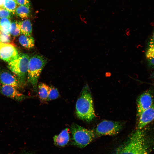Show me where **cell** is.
Listing matches in <instances>:
<instances>
[{"instance_id": "1", "label": "cell", "mask_w": 154, "mask_h": 154, "mask_svg": "<svg viewBox=\"0 0 154 154\" xmlns=\"http://www.w3.org/2000/svg\"><path fill=\"white\" fill-rule=\"evenodd\" d=\"M113 154H148L145 135L143 129H137L132 133Z\"/></svg>"}, {"instance_id": "2", "label": "cell", "mask_w": 154, "mask_h": 154, "mask_svg": "<svg viewBox=\"0 0 154 154\" xmlns=\"http://www.w3.org/2000/svg\"><path fill=\"white\" fill-rule=\"evenodd\" d=\"M76 114L80 119L90 122L95 118L92 96L87 84L83 86L76 104Z\"/></svg>"}, {"instance_id": "3", "label": "cell", "mask_w": 154, "mask_h": 154, "mask_svg": "<svg viewBox=\"0 0 154 154\" xmlns=\"http://www.w3.org/2000/svg\"><path fill=\"white\" fill-rule=\"evenodd\" d=\"M71 144L80 148L84 147L94 139L96 134L93 130L88 129L75 123L70 126Z\"/></svg>"}, {"instance_id": "4", "label": "cell", "mask_w": 154, "mask_h": 154, "mask_svg": "<svg viewBox=\"0 0 154 154\" xmlns=\"http://www.w3.org/2000/svg\"><path fill=\"white\" fill-rule=\"evenodd\" d=\"M47 62V60L43 56L35 54L30 58L27 72L28 82L33 86L34 90L37 91L38 81L42 70Z\"/></svg>"}, {"instance_id": "5", "label": "cell", "mask_w": 154, "mask_h": 154, "mask_svg": "<svg viewBox=\"0 0 154 154\" xmlns=\"http://www.w3.org/2000/svg\"><path fill=\"white\" fill-rule=\"evenodd\" d=\"M30 58L27 54L19 53L16 58L8 62V68L23 86L25 83Z\"/></svg>"}, {"instance_id": "6", "label": "cell", "mask_w": 154, "mask_h": 154, "mask_svg": "<svg viewBox=\"0 0 154 154\" xmlns=\"http://www.w3.org/2000/svg\"><path fill=\"white\" fill-rule=\"evenodd\" d=\"M123 126L121 121L105 120L99 123L94 130L96 135H114L119 133Z\"/></svg>"}, {"instance_id": "7", "label": "cell", "mask_w": 154, "mask_h": 154, "mask_svg": "<svg viewBox=\"0 0 154 154\" xmlns=\"http://www.w3.org/2000/svg\"><path fill=\"white\" fill-rule=\"evenodd\" d=\"M17 50L11 43L0 42V58L9 62L16 58L19 55Z\"/></svg>"}, {"instance_id": "8", "label": "cell", "mask_w": 154, "mask_h": 154, "mask_svg": "<svg viewBox=\"0 0 154 154\" xmlns=\"http://www.w3.org/2000/svg\"><path fill=\"white\" fill-rule=\"evenodd\" d=\"M0 93L18 102H21L27 98L32 97L22 94L15 87L1 84H0Z\"/></svg>"}, {"instance_id": "9", "label": "cell", "mask_w": 154, "mask_h": 154, "mask_svg": "<svg viewBox=\"0 0 154 154\" xmlns=\"http://www.w3.org/2000/svg\"><path fill=\"white\" fill-rule=\"evenodd\" d=\"M0 84L20 89L23 86L17 76L10 72L3 70L0 72Z\"/></svg>"}, {"instance_id": "10", "label": "cell", "mask_w": 154, "mask_h": 154, "mask_svg": "<svg viewBox=\"0 0 154 154\" xmlns=\"http://www.w3.org/2000/svg\"><path fill=\"white\" fill-rule=\"evenodd\" d=\"M153 96L149 92H145L141 95L137 100V116L139 117L144 111L153 104Z\"/></svg>"}, {"instance_id": "11", "label": "cell", "mask_w": 154, "mask_h": 154, "mask_svg": "<svg viewBox=\"0 0 154 154\" xmlns=\"http://www.w3.org/2000/svg\"><path fill=\"white\" fill-rule=\"evenodd\" d=\"M137 129H141L154 119V103L139 117Z\"/></svg>"}, {"instance_id": "12", "label": "cell", "mask_w": 154, "mask_h": 154, "mask_svg": "<svg viewBox=\"0 0 154 154\" xmlns=\"http://www.w3.org/2000/svg\"><path fill=\"white\" fill-rule=\"evenodd\" d=\"M70 130L68 128L63 129L58 135L53 137L54 144L56 146L64 147L66 146L70 141Z\"/></svg>"}, {"instance_id": "13", "label": "cell", "mask_w": 154, "mask_h": 154, "mask_svg": "<svg viewBox=\"0 0 154 154\" xmlns=\"http://www.w3.org/2000/svg\"><path fill=\"white\" fill-rule=\"evenodd\" d=\"M31 14L30 6L25 5H19L15 11V14L23 19H27Z\"/></svg>"}, {"instance_id": "14", "label": "cell", "mask_w": 154, "mask_h": 154, "mask_svg": "<svg viewBox=\"0 0 154 154\" xmlns=\"http://www.w3.org/2000/svg\"><path fill=\"white\" fill-rule=\"evenodd\" d=\"M19 41L21 46L27 49L32 48L34 46V38L32 36L29 37L22 35L19 37Z\"/></svg>"}, {"instance_id": "15", "label": "cell", "mask_w": 154, "mask_h": 154, "mask_svg": "<svg viewBox=\"0 0 154 154\" xmlns=\"http://www.w3.org/2000/svg\"><path fill=\"white\" fill-rule=\"evenodd\" d=\"M38 94L40 100L43 102L47 101L49 86L46 84L40 83L38 86Z\"/></svg>"}, {"instance_id": "16", "label": "cell", "mask_w": 154, "mask_h": 154, "mask_svg": "<svg viewBox=\"0 0 154 154\" xmlns=\"http://www.w3.org/2000/svg\"><path fill=\"white\" fill-rule=\"evenodd\" d=\"M145 56L149 65L154 67V43L149 42Z\"/></svg>"}, {"instance_id": "17", "label": "cell", "mask_w": 154, "mask_h": 154, "mask_svg": "<svg viewBox=\"0 0 154 154\" xmlns=\"http://www.w3.org/2000/svg\"><path fill=\"white\" fill-rule=\"evenodd\" d=\"M21 34L31 37L32 34V25L30 21L28 19L21 21Z\"/></svg>"}, {"instance_id": "18", "label": "cell", "mask_w": 154, "mask_h": 154, "mask_svg": "<svg viewBox=\"0 0 154 154\" xmlns=\"http://www.w3.org/2000/svg\"><path fill=\"white\" fill-rule=\"evenodd\" d=\"M11 21L9 18H3L0 19V30L2 32L10 35Z\"/></svg>"}, {"instance_id": "19", "label": "cell", "mask_w": 154, "mask_h": 154, "mask_svg": "<svg viewBox=\"0 0 154 154\" xmlns=\"http://www.w3.org/2000/svg\"><path fill=\"white\" fill-rule=\"evenodd\" d=\"M21 21L14 20L11 23L10 34L14 37L19 36L21 34Z\"/></svg>"}, {"instance_id": "20", "label": "cell", "mask_w": 154, "mask_h": 154, "mask_svg": "<svg viewBox=\"0 0 154 154\" xmlns=\"http://www.w3.org/2000/svg\"><path fill=\"white\" fill-rule=\"evenodd\" d=\"M17 4L15 0H5L3 7L13 15L15 14Z\"/></svg>"}, {"instance_id": "21", "label": "cell", "mask_w": 154, "mask_h": 154, "mask_svg": "<svg viewBox=\"0 0 154 154\" xmlns=\"http://www.w3.org/2000/svg\"><path fill=\"white\" fill-rule=\"evenodd\" d=\"M59 97V94L57 89L52 86L49 87L47 101L56 99Z\"/></svg>"}, {"instance_id": "22", "label": "cell", "mask_w": 154, "mask_h": 154, "mask_svg": "<svg viewBox=\"0 0 154 154\" xmlns=\"http://www.w3.org/2000/svg\"><path fill=\"white\" fill-rule=\"evenodd\" d=\"M10 35H8L0 30V42L5 43H11Z\"/></svg>"}, {"instance_id": "23", "label": "cell", "mask_w": 154, "mask_h": 154, "mask_svg": "<svg viewBox=\"0 0 154 154\" xmlns=\"http://www.w3.org/2000/svg\"><path fill=\"white\" fill-rule=\"evenodd\" d=\"M12 15L11 13L3 7H0V18H10L12 17Z\"/></svg>"}, {"instance_id": "24", "label": "cell", "mask_w": 154, "mask_h": 154, "mask_svg": "<svg viewBox=\"0 0 154 154\" xmlns=\"http://www.w3.org/2000/svg\"><path fill=\"white\" fill-rule=\"evenodd\" d=\"M19 5H25L30 6V0H15Z\"/></svg>"}, {"instance_id": "25", "label": "cell", "mask_w": 154, "mask_h": 154, "mask_svg": "<svg viewBox=\"0 0 154 154\" xmlns=\"http://www.w3.org/2000/svg\"><path fill=\"white\" fill-rule=\"evenodd\" d=\"M149 42L154 43V32L152 35Z\"/></svg>"}, {"instance_id": "26", "label": "cell", "mask_w": 154, "mask_h": 154, "mask_svg": "<svg viewBox=\"0 0 154 154\" xmlns=\"http://www.w3.org/2000/svg\"><path fill=\"white\" fill-rule=\"evenodd\" d=\"M5 0H0V7H3Z\"/></svg>"}, {"instance_id": "27", "label": "cell", "mask_w": 154, "mask_h": 154, "mask_svg": "<svg viewBox=\"0 0 154 154\" xmlns=\"http://www.w3.org/2000/svg\"><path fill=\"white\" fill-rule=\"evenodd\" d=\"M152 76L154 77V70Z\"/></svg>"}, {"instance_id": "28", "label": "cell", "mask_w": 154, "mask_h": 154, "mask_svg": "<svg viewBox=\"0 0 154 154\" xmlns=\"http://www.w3.org/2000/svg\"></svg>"}, {"instance_id": "29", "label": "cell", "mask_w": 154, "mask_h": 154, "mask_svg": "<svg viewBox=\"0 0 154 154\" xmlns=\"http://www.w3.org/2000/svg\"></svg>"}]
</instances>
